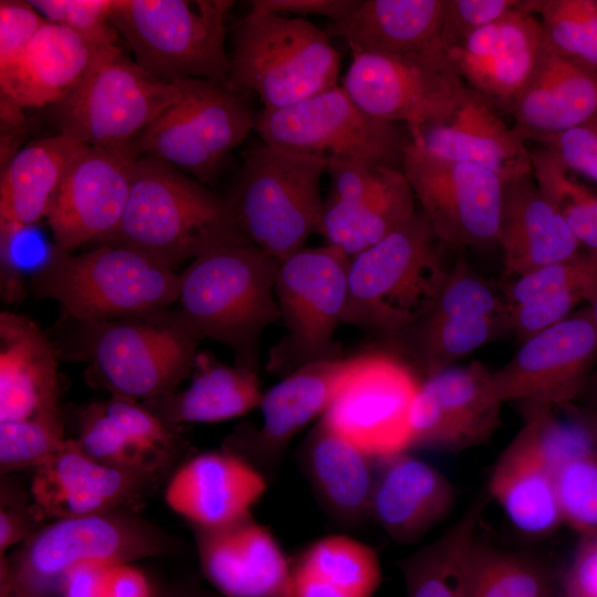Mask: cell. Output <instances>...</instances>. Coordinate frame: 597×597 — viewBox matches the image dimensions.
<instances>
[{
    "instance_id": "6da1fadb",
    "label": "cell",
    "mask_w": 597,
    "mask_h": 597,
    "mask_svg": "<svg viewBox=\"0 0 597 597\" xmlns=\"http://www.w3.org/2000/svg\"><path fill=\"white\" fill-rule=\"evenodd\" d=\"M240 242L248 241L227 198L164 161L140 156L123 217L101 244L135 250L175 270Z\"/></svg>"
},
{
    "instance_id": "7a4b0ae2",
    "label": "cell",
    "mask_w": 597,
    "mask_h": 597,
    "mask_svg": "<svg viewBox=\"0 0 597 597\" xmlns=\"http://www.w3.org/2000/svg\"><path fill=\"white\" fill-rule=\"evenodd\" d=\"M280 262L250 242L208 251L179 274L177 310L200 339L224 344L235 365L256 370L261 335L281 321Z\"/></svg>"
},
{
    "instance_id": "3957f363",
    "label": "cell",
    "mask_w": 597,
    "mask_h": 597,
    "mask_svg": "<svg viewBox=\"0 0 597 597\" xmlns=\"http://www.w3.org/2000/svg\"><path fill=\"white\" fill-rule=\"evenodd\" d=\"M444 245L417 210L402 226L349 260L343 324L396 336L433 307L450 268Z\"/></svg>"
},
{
    "instance_id": "277c9868",
    "label": "cell",
    "mask_w": 597,
    "mask_h": 597,
    "mask_svg": "<svg viewBox=\"0 0 597 597\" xmlns=\"http://www.w3.org/2000/svg\"><path fill=\"white\" fill-rule=\"evenodd\" d=\"M180 276L125 247L101 244L78 254L54 244L32 272L38 297L57 302L75 322L123 320L169 310Z\"/></svg>"
},
{
    "instance_id": "5b68a950",
    "label": "cell",
    "mask_w": 597,
    "mask_h": 597,
    "mask_svg": "<svg viewBox=\"0 0 597 597\" xmlns=\"http://www.w3.org/2000/svg\"><path fill=\"white\" fill-rule=\"evenodd\" d=\"M174 548L171 536L127 511L54 520L13 556L1 555L0 597H56L76 566L133 563Z\"/></svg>"
},
{
    "instance_id": "8992f818",
    "label": "cell",
    "mask_w": 597,
    "mask_h": 597,
    "mask_svg": "<svg viewBox=\"0 0 597 597\" xmlns=\"http://www.w3.org/2000/svg\"><path fill=\"white\" fill-rule=\"evenodd\" d=\"M327 156L265 144L250 149L227 197L248 242L282 261L320 234Z\"/></svg>"
},
{
    "instance_id": "52a82bcc",
    "label": "cell",
    "mask_w": 597,
    "mask_h": 597,
    "mask_svg": "<svg viewBox=\"0 0 597 597\" xmlns=\"http://www.w3.org/2000/svg\"><path fill=\"white\" fill-rule=\"evenodd\" d=\"M341 56L325 30L302 18L249 11L232 30L227 86L263 108L294 105L339 85Z\"/></svg>"
},
{
    "instance_id": "ba28073f",
    "label": "cell",
    "mask_w": 597,
    "mask_h": 597,
    "mask_svg": "<svg viewBox=\"0 0 597 597\" xmlns=\"http://www.w3.org/2000/svg\"><path fill=\"white\" fill-rule=\"evenodd\" d=\"M76 324L74 353L113 397H165L195 368L200 338L177 308Z\"/></svg>"
},
{
    "instance_id": "9c48e42d",
    "label": "cell",
    "mask_w": 597,
    "mask_h": 597,
    "mask_svg": "<svg viewBox=\"0 0 597 597\" xmlns=\"http://www.w3.org/2000/svg\"><path fill=\"white\" fill-rule=\"evenodd\" d=\"M229 0H113L111 20L135 56L155 77L227 85Z\"/></svg>"
},
{
    "instance_id": "30bf717a",
    "label": "cell",
    "mask_w": 597,
    "mask_h": 597,
    "mask_svg": "<svg viewBox=\"0 0 597 597\" xmlns=\"http://www.w3.org/2000/svg\"><path fill=\"white\" fill-rule=\"evenodd\" d=\"M116 44L98 50L77 86L52 106L59 134L90 147L137 150L144 132L180 97ZM140 154V153H139Z\"/></svg>"
},
{
    "instance_id": "8fae6325",
    "label": "cell",
    "mask_w": 597,
    "mask_h": 597,
    "mask_svg": "<svg viewBox=\"0 0 597 597\" xmlns=\"http://www.w3.org/2000/svg\"><path fill=\"white\" fill-rule=\"evenodd\" d=\"M349 260L325 243L280 262L275 296L286 334L270 350L269 371L286 376L306 364L339 357L334 335L343 323Z\"/></svg>"
},
{
    "instance_id": "7c38bea8",
    "label": "cell",
    "mask_w": 597,
    "mask_h": 597,
    "mask_svg": "<svg viewBox=\"0 0 597 597\" xmlns=\"http://www.w3.org/2000/svg\"><path fill=\"white\" fill-rule=\"evenodd\" d=\"M174 83L181 95L144 132L139 153L209 182L254 130L256 113L226 84L198 78Z\"/></svg>"
},
{
    "instance_id": "4fadbf2b",
    "label": "cell",
    "mask_w": 597,
    "mask_h": 597,
    "mask_svg": "<svg viewBox=\"0 0 597 597\" xmlns=\"http://www.w3.org/2000/svg\"><path fill=\"white\" fill-rule=\"evenodd\" d=\"M254 130L265 144L399 170L411 142L406 126L369 115L341 84L291 106L262 108Z\"/></svg>"
},
{
    "instance_id": "5bb4252c",
    "label": "cell",
    "mask_w": 597,
    "mask_h": 597,
    "mask_svg": "<svg viewBox=\"0 0 597 597\" xmlns=\"http://www.w3.org/2000/svg\"><path fill=\"white\" fill-rule=\"evenodd\" d=\"M341 85L366 113L409 133L448 119L470 92L441 43L405 56L352 54Z\"/></svg>"
},
{
    "instance_id": "9a60e30c",
    "label": "cell",
    "mask_w": 597,
    "mask_h": 597,
    "mask_svg": "<svg viewBox=\"0 0 597 597\" xmlns=\"http://www.w3.org/2000/svg\"><path fill=\"white\" fill-rule=\"evenodd\" d=\"M402 172L438 239L457 250L498 244L505 179L481 166L436 156L410 142Z\"/></svg>"
},
{
    "instance_id": "2e32d148",
    "label": "cell",
    "mask_w": 597,
    "mask_h": 597,
    "mask_svg": "<svg viewBox=\"0 0 597 597\" xmlns=\"http://www.w3.org/2000/svg\"><path fill=\"white\" fill-rule=\"evenodd\" d=\"M419 384L412 368L394 355L350 357L320 420L375 459L408 451V415Z\"/></svg>"
},
{
    "instance_id": "e0dca14e",
    "label": "cell",
    "mask_w": 597,
    "mask_h": 597,
    "mask_svg": "<svg viewBox=\"0 0 597 597\" xmlns=\"http://www.w3.org/2000/svg\"><path fill=\"white\" fill-rule=\"evenodd\" d=\"M509 333L512 323L503 296L460 255L428 315L394 337L409 342L425 378Z\"/></svg>"
},
{
    "instance_id": "ac0fdd59",
    "label": "cell",
    "mask_w": 597,
    "mask_h": 597,
    "mask_svg": "<svg viewBox=\"0 0 597 597\" xmlns=\"http://www.w3.org/2000/svg\"><path fill=\"white\" fill-rule=\"evenodd\" d=\"M596 358L597 329L585 307L521 343L515 355L491 373V392L500 404L563 408L577 399Z\"/></svg>"
},
{
    "instance_id": "d6986e66",
    "label": "cell",
    "mask_w": 597,
    "mask_h": 597,
    "mask_svg": "<svg viewBox=\"0 0 597 597\" xmlns=\"http://www.w3.org/2000/svg\"><path fill=\"white\" fill-rule=\"evenodd\" d=\"M491 373L474 360L422 378L408 415L410 449L457 452L486 442L502 406L491 392Z\"/></svg>"
},
{
    "instance_id": "ffe728a7",
    "label": "cell",
    "mask_w": 597,
    "mask_h": 597,
    "mask_svg": "<svg viewBox=\"0 0 597 597\" xmlns=\"http://www.w3.org/2000/svg\"><path fill=\"white\" fill-rule=\"evenodd\" d=\"M137 150L87 147L74 160L46 216L55 245L66 251L117 228L130 191Z\"/></svg>"
},
{
    "instance_id": "44dd1931",
    "label": "cell",
    "mask_w": 597,
    "mask_h": 597,
    "mask_svg": "<svg viewBox=\"0 0 597 597\" xmlns=\"http://www.w3.org/2000/svg\"><path fill=\"white\" fill-rule=\"evenodd\" d=\"M155 473L119 469L86 455L76 440L34 469L30 498L38 521L127 511L151 492Z\"/></svg>"
},
{
    "instance_id": "7402d4cb",
    "label": "cell",
    "mask_w": 597,
    "mask_h": 597,
    "mask_svg": "<svg viewBox=\"0 0 597 597\" xmlns=\"http://www.w3.org/2000/svg\"><path fill=\"white\" fill-rule=\"evenodd\" d=\"M538 18L522 4L446 51L465 85L512 115L544 50Z\"/></svg>"
},
{
    "instance_id": "603a6c76",
    "label": "cell",
    "mask_w": 597,
    "mask_h": 597,
    "mask_svg": "<svg viewBox=\"0 0 597 597\" xmlns=\"http://www.w3.org/2000/svg\"><path fill=\"white\" fill-rule=\"evenodd\" d=\"M517 404L523 426L495 461L488 493L520 531L545 535L562 524L544 427L545 406Z\"/></svg>"
},
{
    "instance_id": "cb8c5ba5",
    "label": "cell",
    "mask_w": 597,
    "mask_h": 597,
    "mask_svg": "<svg viewBox=\"0 0 597 597\" xmlns=\"http://www.w3.org/2000/svg\"><path fill=\"white\" fill-rule=\"evenodd\" d=\"M349 358L333 357L306 364L263 392L260 428L242 430L228 441L227 450L271 472L292 439L331 404L348 367ZM264 474V473H263Z\"/></svg>"
},
{
    "instance_id": "d4e9b609",
    "label": "cell",
    "mask_w": 597,
    "mask_h": 597,
    "mask_svg": "<svg viewBox=\"0 0 597 597\" xmlns=\"http://www.w3.org/2000/svg\"><path fill=\"white\" fill-rule=\"evenodd\" d=\"M195 530L205 577L224 597H289L291 561L251 513L217 527Z\"/></svg>"
},
{
    "instance_id": "484cf974",
    "label": "cell",
    "mask_w": 597,
    "mask_h": 597,
    "mask_svg": "<svg viewBox=\"0 0 597 597\" xmlns=\"http://www.w3.org/2000/svg\"><path fill=\"white\" fill-rule=\"evenodd\" d=\"M265 490V475L226 449L185 461L168 481L165 500L192 527H217L250 514Z\"/></svg>"
},
{
    "instance_id": "4316f807",
    "label": "cell",
    "mask_w": 597,
    "mask_h": 597,
    "mask_svg": "<svg viewBox=\"0 0 597 597\" xmlns=\"http://www.w3.org/2000/svg\"><path fill=\"white\" fill-rule=\"evenodd\" d=\"M455 498L447 476L404 451L376 459L369 519L392 541L410 544L449 514Z\"/></svg>"
},
{
    "instance_id": "83f0119b",
    "label": "cell",
    "mask_w": 597,
    "mask_h": 597,
    "mask_svg": "<svg viewBox=\"0 0 597 597\" xmlns=\"http://www.w3.org/2000/svg\"><path fill=\"white\" fill-rule=\"evenodd\" d=\"M409 134L412 143L436 156L481 166L505 180L533 172L527 144L471 90L448 119Z\"/></svg>"
},
{
    "instance_id": "f1b7e54d",
    "label": "cell",
    "mask_w": 597,
    "mask_h": 597,
    "mask_svg": "<svg viewBox=\"0 0 597 597\" xmlns=\"http://www.w3.org/2000/svg\"><path fill=\"white\" fill-rule=\"evenodd\" d=\"M498 244L505 271L514 277L567 260L580 251L578 240L541 190L533 172L505 180Z\"/></svg>"
},
{
    "instance_id": "f546056e",
    "label": "cell",
    "mask_w": 597,
    "mask_h": 597,
    "mask_svg": "<svg viewBox=\"0 0 597 597\" xmlns=\"http://www.w3.org/2000/svg\"><path fill=\"white\" fill-rule=\"evenodd\" d=\"M100 49L48 21L17 62L0 72L1 108L19 112L60 103L83 80Z\"/></svg>"
},
{
    "instance_id": "4dcf8cb0",
    "label": "cell",
    "mask_w": 597,
    "mask_h": 597,
    "mask_svg": "<svg viewBox=\"0 0 597 597\" xmlns=\"http://www.w3.org/2000/svg\"><path fill=\"white\" fill-rule=\"evenodd\" d=\"M62 416L56 353L29 318L0 314V422Z\"/></svg>"
},
{
    "instance_id": "1f68e13d",
    "label": "cell",
    "mask_w": 597,
    "mask_h": 597,
    "mask_svg": "<svg viewBox=\"0 0 597 597\" xmlns=\"http://www.w3.org/2000/svg\"><path fill=\"white\" fill-rule=\"evenodd\" d=\"M300 467L325 512L357 527L369 519L376 459L328 428H312L298 450Z\"/></svg>"
},
{
    "instance_id": "d6a6232c",
    "label": "cell",
    "mask_w": 597,
    "mask_h": 597,
    "mask_svg": "<svg viewBox=\"0 0 597 597\" xmlns=\"http://www.w3.org/2000/svg\"><path fill=\"white\" fill-rule=\"evenodd\" d=\"M512 116V128L526 144H541L574 128L597 117V76L544 45Z\"/></svg>"
},
{
    "instance_id": "836d02e7",
    "label": "cell",
    "mask_w": 597,
    "mask_h": 597,
    "mask_svg": "<svg viewBox=\"0 0 597 597\" xmlns=\"http://www.w3.org/2000/svg\"><path fill=\"white\" fill-rule=\"evenodd\" d=\"M88 146L57 134L34 140L6 164L0 180L1 242L46 218L70 167Z\"/></svg>"
},
{
    "instance_id": "e575fe53",
    "label": "cell",
    "mask_w": 597,
    "mask_h": 597,
    "mask_svg": "<svg viewBox=\"0 0 597 597\" xmlns=\"http://www.w3.org/2000/svg\"><path fill=\"white\" fill-rule=\"evenodd\" d=\"M444 0H360L326 34L343 39L352 54L405 56L440 43Z\"/></svg>"
},
{
    "instance_id": "d590c367",
    "label": "cell",
    "mask_w": 597,
    "mask_h": 597,
    "mask_svg": "<svg viewBox=\"0 0 597 597\" xmlns=\"http://www.w3.org/2000/svg\"><path fill=\"white\" fill-rule=\"evenodd\" d=\"M191 384L181 391L146 401L166 425L211 423L259 408L263 392L256 370L228 366L198 354Z\"/></svg>"
},
{
    "instance_id": "8d00e7d4",
    "label": "cell",
    "mask_w": 597,
    "mask_h": 597,
    "mask_svg": "<svg viewBox=\"0 0 597 597\" xmlns=\"http://www.w3.org/2000/svg\"><path fill=\"white\" fill-rule=\"evenodd\" d=\"M380 578L379 559L370 546L329 535L291 561L289 597H371Z\"/></svg>"
},
{
    "instance_id": "74e56055",
    "label": "cell",
    "mask_w": 597,
    "mask_h": 597,
    "mask_svg": "<svg viewBox=\"0 0 597 597\" xmlns=\"http://www.w3.org/2000/svg\"><path fill=\"white\" fill-rule=\"evenodd\" d=\"M415 200L402 170L395 169L365 199L343 202L327 198L320 234L326 244L352 259L408 221L417 211Z\"/></svg>"
},
{
    "instance_id": "f35d334b",
    "label": "cell",
    "mask_w": 597,
    "mask_h": 597,
    "mask_svg": "<svg viewBox=\"0 0 597 597\" xmlns=\"http://www.w3.org/2000/svg\"><path fill=\"white\" fill-rule=\"evenodd\" d=\"M484 505L475 500L446 533L399 562L407 597H470V564Z\"/></svg>"
},
{
    "instance_id": "ab89813d",
    "label": "cell",
    "mask_w": 597,
    "mask_h": 597,
    "mask_svg": "<svg viewBox=\"0 0 597 597\" xmlns=\"http://www.w3.org/2000/svg\"><path fill=\"white\" fill-rule=\"evenodd\" d=\"M546 48L597 76V0H525Z\"/></svg>"
},
{
    "instance_id": "60d3db41",
    "label": "cell",
    "mask_w": 597,
    "mask_h": 597,
    "mask_svg": "<svg viewBox=\"0 0 597 597\" xmlns=\"http://www.w3.org/2000/svg\"><path fill=\"white\" fill-rule=\"evenodd\" d=\"M549 596V574L541 563L476 541L470 564V597Z\"/></svg>"
},
{
    "instance_id": "b9f144b4",
    "label": "cell",
    "mask_w": 597,
    "mask_h": 597,
    "mask_svg": "<svg viewBox=\"0 0 597 597\" xmlns=\"http://www.w3.org/2000/svg\"><path fill=\"white\" fill-rule=\"evenodd\" d=\"M554 484L562 523L580 536L597 533V447L587 440L553 462Z\"/></svg>"
},
{
    "instance_id": "7bdbcfd3",
    "label": "cell",
    "mask_w": 597,
    "mask_h": 597,
    "mask_svg": "<svg viewBox=\"0 0 597 597\" xmlns=\"http://www.w3.org/2000/svg\"><path fill=\"white\" fill-rule=\"evenodd\" d=\"M531 150L533 176L580 245L597 252V193L575 179L545 148Z\"/></svg>"
},
{
    "instance_id": "ee69618b",
    "label": "cell",
    "mask_w": 597,
    "mask_h": 597,
    "mask_svg": "<svg viewBox=\"0 0 597 597\" xmlns=\"http://www.w3.org/2000/svg\"><path fill=\"white\" fill-rule=\"evenodd\" d=\"M75 440L86 455L103 464L159 475L168 471L130 441L107 413L104 402L85 410Z\"/></svg>"
},
{
    "instance_id": "f6af8a7d",
    "label": "cell",
    "mask_w": 597,
    "mask_h": 597,
    "mask_svg": "<svg viewBox=\"0 0 597 597\" xmlns=\"http://www.w3.org/2000/svg\"><path fill=\"white\" fill-rule=\"evenodd\" d=\"M66 442L62 416H34L0 422V470L2 474L35 469Z\"/></svg>"
},
{
    "instance_id": "bcb514c9",
    "label": "cell",
    "mask_w": 597,
    "mask_h": 597,
    "mask_svg": "<svg viewBox=\"0 0 597 597\" xmlns=\"http://www.w3.org/2000/svg\"><path fill=\"white\" fill-rule=\"evenodd\" d=\"M597 287V252L579 251L574 256L515 277L504 290L507 307L557 293L580 290L590 300ZM588 303V302H587Z\"/></svg>"
},
{
    "instance_id": "7dc6e473",
    "label": "cell",
    "mask_w": 597,
    "mask_h": 597,
    "mask_svg": "<svg viewBox=\"0 0 597 597\" xmlns=\"http://www.w3.org/2000/svg\"><path fill=\"white\" fill-rule=\"evenodd\" d=\"M104 406L137 448L161 467L168 470L172 467L182 451L172 427L136 400L112 397Z\"/></svg>"
},
{
    "instance_id": "c3c4849f",
    "label": "cell",
    "mask_w": 597,
    "mask_h": 597,
    "mask_svg": "<svg viewBox=\"0 0 597 597\" xmlns=\"http://www.w3.org/2000/svg\"><path fill=\"white\" fill-rule=\"evenodd\" d=\"M49 22L64 27L96 48L116 44L119 33L111 20L113 0H29Z\"/></svg>"
},
{
    "instance_id": "681fc988",
    "label": "cell",
    "mask_w": 597,
    "mask_h": 597,
    "mask_svg": "<svg viewBox=\"0 0 597 597\" xmlns=\"http://www.w3.org/2000/svg\"><path fill=\"white\" fill-rule=\"evenodd\" d=\"M523 0H444L440 43L446 51L498 20Z\"/></svg>"
},
{
    "instance_id": "f907efd6",
    "label": "cell",
    "mask_w": 597,
    "mask_h": 597,
    "mask_svg": "<svg viewBox=\"0 0 597 597\" xmlns=\"http://www.w3.org/2000/svg\"><path fill=\"white\" fill-rule=\"evenodd\" d=\"M392 170L395 168L360 159L328 156L326 169L331 179L328 198L343 202L365 199L386 182Z\"/></svg>"
},
{
    "instance_id": "816d5d0a",
    "label": "cell",
    "mask_w": 597,
    "mask_h": 597,
    "mask_svg": "<svg viewBox=\"0 0 597 597\" xmlns=\"http://www.w3.org/2000/svg\"><path fill=\"white\" fill-rule=\"evenodd\" d=\"M46 22L29 1H0V72L17 62Z\"/></svg>"
},
{
    "instance_id": "f5cc1de1",
    "label": "cell",
    "mask_w": 597,
    "mask_h": 597,
    "mask_svg": "<svg viewBox=\"0 0 597 597\" xmlns=\"http://www.w3.org/2000/svg\"><path fill=\"white\" fill-rule=\"evenodd\" d=\"M569 172L597 182V117L540 144Z\"/></svg>"
},
{
    "instance_id": "db71d44e",
    "label": "cell",
    "mask_w": 597,
    "mask_h": 597,
    "mask_svg": "<svg viewBox=\"0 0 597 597\" xmlns=\"http://www.w3.org/2000/svg\"><path fill=\"white\" fill-rule=\"evenodd\" d=\"M0 553L12 545L29 540L38 530L39 522L32 501L15 484L2 478L0 499Z\"/></svg>"
},
{
    "instance_id": "11a10c76",
    "label": "cell",
    "mask_w": 597,
    "mask_h": 597,
    "mask_svg": "<svg viewBox=\"0 0 597 597\" xmlns=\"http://www.w3.org/2000/svg\"><path fill=\"white\" fill-rule=\"evenodd\" d=\"M360 3V0H253L251 12L259 14H295L325 17L331 22H337L349 15Z\"/></svg>"
},
{
    "instance_id": "9f6ffc18",
    "label": "cell",
    "mask_w": 597,
    "mask_h": 597,
    "mask_svg": "<svg viewBox=\"0 0 597 597\" xmlns=\"http://www.w3.org/2000/svg\"><path fill=\"white\" fill-rule=\"evenodd\" d=\"M565 597H597V533L580 537L564 574Z\"/></svg>"
},
{
    "instance_id": "6f0895ef",
    "label": "cell",
    "mask_w": 597,
    "mask_h": 597,
    "mask_svg": "<svg viewBox=\"0 0 597 597\" xmlns=\"http://www.w3.org/2000/svg\"><path fill=\"white\" fill-rule=\"evenodd\" d=\"M97 597H160L144 570L132 562L108 564Z\"/></svg>"
},
{
    "instance_id": "680465c9",
    "label": "cell",
    "mask_w": 597,
    "mask_h": 597,
    "mask_svg": "<svg viewBox=\"0 0 597 597\" xmlns=\"http://www.w3.org/2000/svg\"><path fill=\"white\" fill-rule=\"evenodd\" d=\"M561 409L586 432L590 441L597 447V407L570 404Z\"/></svg>"
},
{
    "instance_id": "91938a15",
    "label": "cell",
    "mask_w": 597,
    "mask_h": 597,
    "mask_svg": "<svg viewBox=\"0 0 597 597\" xmlns=\"http://www.w3.org/2000/svg\"><path fill=\"white\" fill-rule=\"evenodd\" d=\"M573 404L585 407H597V370L590 374L582 392Z\"/></svg>"
},
{
    "instance_id": "94428289",
    "label": "cell",
    "mask_w": 597,
    "mask_h": 597,
    "mask_svg": "<svg viewBox=\"0 0 597 597\" xmlns=\"http://www.w3.org/2000/svg\"><path fill=\"white\" fill-rule=\"evenodd\" d=\"M160 597H212V596L201 590L187 588V589H180L167 596H160Z\"/></svg>"
},
{
    "instance_id": "6125c7cd",
    "label": "cell",
    "mask_w": 597,
    "mask_h": 597,
    "mask_svg": "<svg viewBox=\"0 0 597 597\" xmlns=\"http://www.w3.org/2000/svg\"><path fill=\"white\" fill-rule=\"evenodd\" d=\"M587 310H588V313H589V316L597 329V287L593 294V296L590 297V300L588 301V306H587Z\"/></svg>"
}]
</instances>
